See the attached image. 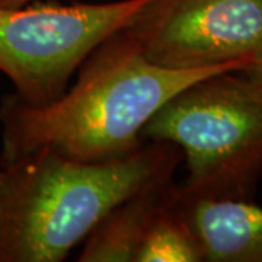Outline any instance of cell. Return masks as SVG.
Segmentation results:
<instances>
[{"label":"cell","instance_id":"obj_8","mask_svg":"<svg viewBox=\"0 0 262 262\" xmlns=\"http://www.w3.org/2000/svg\"><path fill=\"white\" fill-rule=\"evenodd\" d=\"M203 253L177 195L156 215L136 255V262H200Z\"/></svg>","mask_w":262,"mask_h":262},{"label":"cell","instance_id":"obj_7","mask_svg":"<svg viewBox=\"0 0 262 262\" xmlns=\"http://www.w3.org/2000/svg\"><path fill=\"white\" fill-rule=\"evenodd\" d=\"M175 169H168L125 196L84 239L79 262H136L150 225L177 195Z\"/></svg>","mask_w":262,"mask_h":262},{"label":"cell","instance_id":"obj_4","mask_svg":"<svg viewBox=\"0 0 262 262\" xmlns=\"http://www.w3.org/2000/svg\"><path fill=\"white\" fill-rule=\"evenodd\" d=\"M150 0L0 6V72L15 95L46 105L64 94L86 57L124 29Z\"/></svg>","mask_w":262,"mask_h":262},{"label":"cell","instance_id":"obj_9","mask_svg":"<svg viewBox=\"0 0 262 262\" xmlns=\"http://www.w3.org/2000/svg\"><path fill=\"white\" fill-rule=\"evenodd\" d=\"M241 73L262 86V46L253 53L249 64L244 70H241Z\"/></svg>","mask_w":262,"mask_h":262},{"label":"cell","instance_id":"obj_6","mask_svg":"<svg viewBox=\"0 0 262 262\" xmlns=\"http://www.w3.org/2000/svg\"><path fill=\"white\" fill-rule=\"evenodd\" d=\"M178 203L208 262H262V207L246 200L187 196Z\"/></svg>","mask_w":262,"mask_h":262},{"label":"cell","instance_id":"obj_1","mask_svg":"<svg viewBox=\"0 0 262 262\" xmlns=\"http://www.w3.org/2000/svg\"><path fill=\"white\" fill-rule=\"evenodd\" d=\"M246 66L169 70L150 63L124 29L117 31L86 57L73 86L56 101L31 105L15 94L2 99L0 165L39 149L80 162L122 158L144 143V125L173 95Z\"/></svg>","mask_w":262,"mask_h":262},{"label":"cell","instance_id":"obj_10","mask_svg":"<svg viewBox=\"0 0 262 262\" xmlns=\"http://www.w3.org/2000/svg\"><path fill=\"white\" fill-rule=\"evenodd\" d=\"M35 0H0V6L2 8H15V6H22Z\"/></svg>","mask_w":262,"mask_h":262},{"label":"cell","instance_id":"obj_2","mask_svg":"<svg viewBox=\"0 0 262 262\" xmlns=\"http://www.w3.org/2000/svg\"><path fill=\"white\" fill-rule=\"evenodd\" d=\"M181 159L175 144L150 141L103 162L39 149L2 163L0 262L64 261L120 201Z\"/></svg>","mask_w":262,"mask_h":262},{"label":"cell","instance_id":"obj_5","mask_svg":"<svg viewBox=\"0 0 262 262\" xmlns=\"http://www.w3.org/2000/svg\"><path fill=\"white\" fill-rule=\"evenodd\" d=\"M124 31L169 70L249 64L262 46V0H150Z\"/></svg>","mask_w":262,"mask_h":262},{"label":"cell","instance_id":"obj_3","mask_svg":"<svg viewBox=\"0 0 262 262\" xmlns=\"http://www.w3.org/2000/svg\"><path fill=\"white\" fill-rule=\"evenodd\" d=\"M236 73L188 84L141 131L143 140L181 150L187 162L179 187L184 195L246 200L262 177V86Z\"/></svg>","mask_w":262,"mask_h":262}]
</instances>
